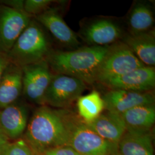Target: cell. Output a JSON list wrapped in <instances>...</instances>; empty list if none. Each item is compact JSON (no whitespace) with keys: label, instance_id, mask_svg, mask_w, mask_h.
<instances>
[{"label":"cell","instance_id":"obj_1","mask_svg":"<svg viewBox=\"0 0 155 155\" xmlns=\"http://www.w3.org/2000/svg\"><path fill=\"white\" fill-rule=\"evenodd\" d=\"M71 130L69 110L40 106L34 111L24 138L35 155L47 150L68 146Z\"/></svg>","mask_w":155,"mask_h":155},{"label":"cell","instance_id":"obj_2","mask_svg":"<svg viewBox=\"0 0 155 155\" xmlns=\"http://www.w3.org/2000/svg\"><path fill=\"white\" fill-rule=\"evenodd\" d=\"M109 47L90 45L71 51L52 50L46 61L52 74L75 78L91 85L95 83L98 70Z\"/></svg>","mask_w":155,"mask_h":155},{"label":"cell","instance_id":"obj_3","mask_svg":"<svg viewBox=\"0 0 155 155\" xmlns=\"http://www.w3.org/2000/svg\"><path fill=\"white\" fill-rule=\"evenodd\" d=\"M52 50L41 25L31 20L8 54L11 63L22 68L46 60Z\"/></svg>","mask_w":155,"mask_h":155},{"label":"cell","instance_id":"obj_4","mask_svg":"<svg viewBox=\"0 0 155 155\" xmlns=\"http://www.w3.org/2000/svg\"><path fill=\"white\" fill-rule=\"evenodd\" d=\"M71 134L68 146L80 155H116L117 145L102 138L88 125L69 111Z\"/></svg>","mask_w":155,"mask_h":155},{"label":"cell","instance_id":"obj_5","mask_svg":"<svg viewBox=\"0 0 155 155\" xmlns=\"http://www.w3.org/2000/svg\"><path fill=\"white\" fill-rule=\"evenodd\" d=\"M145 66L122 41L110 45L96 75L95 83L107 81Z\"/></svg>","mask_w":155,"mask_h":155},{"label":"cell","instance_id":"obj_6","mask_svg":"<svg viewBox=\"0 0 155 155\" xmlns=\"http://www.w3.org/2000/svg\"><path fill=\"white\" fill-rule=\"evenodd\" d=\"M87 89L83 81L63 74H52L45 95V105L64 109L77 100Z\"/></svg>","mask_w":155,"mask_h":155},{"label":"cell","instance_id":"obj_7","mask_svg":"<svg viewBox=\"0 0 155 155\" xmlns=\"http://www.w3.org/2000/svg\"><path fill=\"white\" fill-rule=\"evenodd\" d=\"M22 94L29 102L45 105V95L52 73L46 60L23 67Z\"/></svg>","mask_w":155,"mask_h":155},{"label":"cell","instance_id":"obj_8","mask_svg":"<svg viewBox=\"0 0 155 155\" xmlns=\"http://www.w3.org/2000/svg\"><path fill=\"white\" fill-rule=\"evenodd\" d=\"M31 20L24 11L0 4V52L8 55Z\"/></svg>","mask_w":155,"mask_h":155},{"label":"cell","instance_id":"obj_9","mask_svg":"<svg viewBox=\"0 0 155 155\" xmlns=\"http://www.w3.org/2000/svg\"><path fill=\"white\" fill-rule=\"evenodd\" d=\"M102 97L106 110L120 115L137 106L155 104V96L152 91L137 92L113 89Z\"/></svg>","mask_w":155,"mask_h":155},{"label":"cell","instance_id":"obj_10","mask_svg":"<svg viewBox=\"0 0 155 155\" xmlns=\"http://www.w3.org/2000/svg\"><path fill=\"white\" fill-rule=\"evenodd\" d=\"M35 20L47 29L63 47L68 48H79L80 42L77 35L68 26L57 8L50 7L35 17Z\"/></svg>","mask_w":155,"mask_h":155},{"label":"cell","instance_id":"obj_11","mask_svg":"<svg viewBox=\"0 0 155 155\" xmlns=\"http://www.w3.org/2000/svg\"><path fill=\"white\" fill-rule=\"evenodd\" d=\"M102 84L111 90L120 89L137 92L152 91L155 86V67L145 66L110 79Z\"/></svg>","mask_w":155,"mask_h":155},{"label":"cell","instance_id":"obj_12","mask_svg":"<svg viewBox=\"0 0 155 155\" xmlns=\"http://www.w3.org/2000/svg\"><path fill=\"white\" fill-rule=\"evenodd\" d=\"M83 40L92 46H108L122 38V30L111 20L100 18L85 25L81 31Z\"/></svg>","mask_w":155,"mask_h":155},{"label":"cell","instance_id":"obj_13","mask_svg":"<svg viewBox=\"0 0 155 155\" xmlns=\"http://www.w3.org/2000/svg\"><path fill=\"white\" fill-rule=\"evenodd\" d=\"M28 123V109L16 102L0 110V129L10 140L21 138Z\"/></svg>","mask_w":155,"mask_h":155},{"label":"cell","instance_id":"obj_14","mask_svg":"<svg viewBox=\"0 0 155 155\" xmlns=\"http://www.w3.org/2000/svg\"><path fill=\"white\" fill-rule=\"evenodd\" d=\"M22 68L11 63L0 79V110L17 102L22 94Z\"/></svg>","mask_w":155,"mask_h":155},{"label":"cell","instance_id":"obj_15","mask_svg":"<svg viewBox=\"0 0 155 155\" xmlns=\"http://www.w3.org/2000/svg\"><path fill=\"white\" fill-rule=\"evenodd\" d=\"M87 124L102 138L116 145L127 131L121 115L108 111L102 112L94 121Z\"/></svg>","mask_w":155,"mask_h":155},{"label":"cell","instance_id":"obj_16","mask_svg":"<svg viewBox=\"0 0 155 155\" xmlns=\"http://www.w3.org/2000/svg\"><path fill=\"white\" fill-rule=\"evenodd\" d=\"M116 155H154L150 131H126L117 145Z\"/></svg>","mask_w":155,"mask_h":155},{"label":"cell","instance_id":"obj_17","mask_svg":"<svg viewBox=\"0 0 155 155\" xmlns=\"http://www.w3.org/2000/svg\"><path fill=\"white\" fill-rule=\"evenodd\" d=\"M122 39V42L145 66H155V33L153 29L145 33L127 35Z\"/></svg>","mask_w":155,"mask_h":155},{"label":"cell","instance_id":"obj_18","mask_svg":"<svg viewBox=\"0 0 155 155\" xmlns=\"http://www.w3.org/2000/svg\"><path fill=\"white\" fill-rule=\"evenodd\" d=\"M127 131H150L155 122V104L134 107L121 114Z\"/></svg>","mask_w":155,"mask_h":155},{"label":"cell","instance_id":"obj_19","mask_svg":"<svg viewBox=\"0 0 155 155\" xmlns=\"http://www.w3.org/2000/svg\"><path fill=\"white\" fill-rule=\"evenodd\" d=\"M154 22L153 12L148 3L138 1L134 4L127 18L130 35L145 33L152 31Z\"/></svg>","mask_w":155,"mask_h":155},{"label":"cell","instance_id":"obj_20","mask_svg":"<svg viewBox=\"0 0 155 155\" xmlns=\"http://www.w3.org/2000/svg\"><path fill=\"white\" fill-rule=\"evenodd\" d=\"M77 106L80 118L87 124L94 121L105 109L102 97L95 90L81 96L77 100Z\"/></svg>","mask_w":155,"mask_h":155},{"label":"cell","instance_id":"obj_21","mask_svg":"<svg viewBox=\"0 0 155 155\" xmlns=\"http://www.w3.org/2000/svg\"><path fill=\"white\" fill-rule=\"evenodd\" d=\"M1 155H35L23 138L10 141Z\"/></svg>","mask_w":155,"mask_h":155},{"label":"cell","instance_id":"obj_22","mask_svg":"<svg viewBox=\"0 0 155 155\" xmlns=\"http://www.w3.org/2000/svg\"><path fill=\"white\" fill-rule=\"evenodd\" d=\"M52 2L51 0H26L24 3V10L29 16H36L50 8Z\"/></svg>","mask_w":155,"mask_h":155},{"label":"cell","instance_id":"obj_23","mask_svg":"<svg viewBox=\"0 0 155 155\" xmlns=\"http://www.w3.org/2000/svg\"><path fill=\"white\" fill-rule=\"evenodd\" d=\"M40 155H80L70 146L59 147L47 150Z\"/></svg>","mask_w":155,"mask_h":155},{"label":"cell","instance_id":"obj_24","mask_svg":"<svg viewBox=\"0 0 155 155\" xmlns=\"http://www.w3.org/2000/svg\"><path fill=\"white\" fill-rule=\"evenodd\" d=\"M24 1L22 0H5L0 1V4L2 5L9 6L15 9L24 11Z\"/></svg>","mask_w":155,"mask_h":155},{"label":"cell","instance_id":"obj_25","mask_svg":"<svg viewBox=\"0 0 155 155\" xmlns=\"http://www.w3.org/2000/svg\"><path fill=\"white\" fill-rule=\"evenodd\" d=\"M11 63L7 54L0 52V79L6 67Z\"/></svg>","mask_w":155,"mask_h":155},{"label":"cell","instance_id":"obj_26","mask_svg":"<svg viewBox=\"0 0 155 155\" xmlns=\"http://www.w3.org/2000/svg\"><path fill=\"white\" fill-rule=\"evenodd\" d=\"M10 141V140L8 138L5 134L0 129V155H2L6 145Z\"/></svg>","mask_w":155,"mask_h":155}]
</instances>
